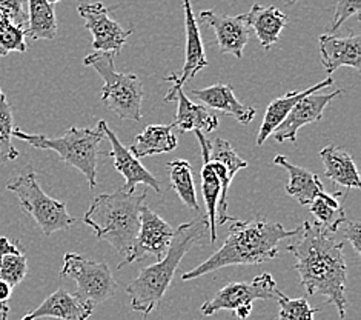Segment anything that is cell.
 Masks as SVG:
<instances>
[{
    "label": "cell",
    "instance_id": "5",
    "mask_svg": "<svg viewBox=\"0 0 361 320\" xmlns=\"http://www.w3.org/2000/svg\"><path fill=\"white\" fill-rule=\"evenodd\" d=\"M13 137L27 142L32 148L57 153L65 163L77 168L87 177L91 189L97 186V159L102 154L100 143L105 139L102 120L96 128L71 126L63 136L54 139L45 134H28L19 128H14Z\"/></svg>",
    "mask_w": 361,
    "mask_h": 320
},
{
    "label": "cell",
    "instance_id": "22",
    "mask_svg": "<svg viewBox=\"0 0 361 320\" xmlns=\"http://www.w3.org/2000/svg\"><path fill=\"white\" fill-rule=\"evenodd\" d=\"M197 141L200 142L202 146V158H203V165L200 170V177H202V191L203 198L206 203V219H208L209 225V236H211V244H216L217 240V203L221 193V185L220 180L216 174V171L212 170V165L209 162V141L206 139L204 134L200 131H194Z\"/></svg>",
    "mask_w": 361,
    "mask_h": 320
},
{
    "label": "cell",
    "instance_id": "32",
    "mask_svg": "<svg viewBox=\"0 0 361 320\" xmlns=\"http://www.w3.org/2000/svg\"><path fill=\"white\" fill-rule=\"evenodd\" d=\"M27 31L23 27L17 25H6L0 30V57H5L10 53H25L28 49L27 45Z\"/></svg>",
    "mask_w": 361,
    "mask_h": 320
},
{
    "label": "cell",
    "instance_id": "24",
    "mask_svg": "<svg viewBox=\"0 0 361 320\" xmlns=\"http://www.w3.org/2000/svg\"><path fill=\"white\" fill-rule=\"evenodd\" d=\"M324 176L346 188H361V179L352 155L340 146L328 145L320 151Z\"/></svg>",
    "mask_w": 361,
    "mask_h": 320
},
{
    "label": "cell",
    "instance_id": "28",
    "mask_svg": "<svg viewBox=\"0 0 361 320\" xmlns=\"http://www.w3.org/2000/svg\"><path fill=\"white\" fill-rule=\"evenodd\" d=\"M166 168L169 172L171 185H173V189L177 193L180 201L189 210H199V201H197L191 163L183 159H177L169 162Z\"/></svg>",
    "mask_w": 361,
    "mask_h": 320
},
{
    "label": "cell",
    "instance_id": "29",
    "mask_svg": "<svg viewBox=\"0 0 361 320\" xmlns=\"http://www.w3.org/2000/svg\"><path fill=\"white\" fill-rule=\"evenodd\" d=\"M14 117L13 108L8 102L5 93L0 88V155L4 160H16L19 158V151L13 145Z\"/></svg>",
    "mask_w": 361,
    "mask_h": 320
},
{
    "label": "cell",
    "instance_id": "18",
    "mask_svg": "<svg viewBox=\"0 0 361 320\" xmlns=\"http://www.w3.org/2000/svg\"><path fill=\"white\" fill-rule=\"evenodd\" d=\"M94 313L91 305L75 296V294L60 288L48 296L42 304L23 316L22 320H39L42 317H54L60 320H87Z\"/></svg>",
    "mask_w": 361,
    "mask_h": 320
},
{
    "label": "cell",
    "instance_id": "7",
    "mask_svg": "<svg viewBox=\"0 0 361 320\" xmlns=\"http://www.w3.org/2000/svg\"><path fill=\"white\" fill-rule=\"evenodd\" d=\"M6 189L17 196L22 211L31 215L45 236L70 230L75 223L73 215L68 214L66 205L42 189L32 167H27L22 174L8 182Z\"/></svg>",
    "mask_w": 361,
    "mask_h": 320
},
{
    "label": "cell",
    "instance_id": "16",
    "mask_svg": "<svg viewBox=\"0 0 361 320\" xmlns=\"http://www.w3.org/2000/svg\"><path fill=\"white\" fill-rule=\"evenodd\" d=\"M318 43H320L322 65L329 77L341 66L354 68L357 73L361 71V39L358 34L349 37L323 34Z\"/></svg>",
    "mask_w": 361,
    "mask_h": 320
},
{
    "label": "cell",
    "instance_id": "14",
    "mask_svg": "<svg viewBox=\"0 0 361 320\" xmlns=\"http://www.w3.org/2000/svg\"><path fill=\"white\" fill-rule=\"evenodd\" d=\"M102 128L103 133H105V137L111 143L109 158L113 159V165L120 174L125 177L126 184L122 188L123 191H126L128 194H133L135 193L137 185H146L151 186L156 193H160V182L142 165L139 159L134 158L130 148H126V146L118 141V137L114 131H111L108 128L105 120H102Z\"/></svg>",
    "mask_w": 361,
    "mask_h": 320
},
{
    "label": "cell",
    "instance_id": "23",
    "mask_svg": "<svg viewBox=\"0 0 361 320\" xmlns=\"http://www.w3.org/2000/svg\"><path fill=\"white\" fill-rule=\"evenodd\" d=\"M288 16L275 6H262L255 4L251 11L246 13L249 28L254 30L263 49H269L280 40V34L288 25Z\"/></svg>",
    "mask_w": 361,
    "mask_h": 320
},
{
    "label": "cell",
    "instance_id": "27",
    "mask_svg": "<svg viewBox=\"0 0 361 320\" xmlns=\"http://www.w3.org/2000/svg\"><path fill=\"white\" fill-rule=\"evenodd\" d=\"M343 201H345V193L337 191L328 194L324 191L323 196L317 197L315 201L309 205L311 206L309 211L312 213L315 222L320 225L326 232H329V235L337 232L341 225L348 219L345 210H343Z\"/></svg>",
    "mask_w": 361,
    "mask_h": 320
},
{
    "label": "cell",
    "instance_id": "37",
    "mask_svg": "<svg viewBox=\"0 0 361 320\" xmlns=\"http://www.w3.org/2000/svg\"><path fill=\"white\" fill-rule=\"evenodd\" d=\"M13 287L8 285L5 280L0 279V304H6V300L11 297Z\"/></svg>",
    "mask_w": 361,
    "mask_h": 320
},
{
    "label": "cell",
    "instance_id": "20",
    "mask_svg": "<svg viewBox=\"0 0 361 320\" xmlns=\"http://www.w3.org/2000/svg\"><path fill=\"white\" fill-rule=\"evenodd\" d=\"M332 85H334V79L332 77H328V79L322 81L320 83H317L305 91H289L285 94V96L274 99L269 103L268 109H266L263 124L259 129V136H257V146H263V143L268 141V137L272 136L275 129L283 124V120L289 116L292 108H294L300 100L305 99L306 96H311V94L320 91L323 88H328V86H332Z\"/></svg>",
    "mask_w": 361,
    "mask_h": 320
},
{
    "label": "cell",
    "instance_id": "12",
    "mask_svg": "<svg viewBox=\"0 0 361 320\" xmlns=\"http://www.w3.org/2000/svg\"><path fill=\"white\" fill-rule=\"evenodd\" d=\"M195 20L214 30L223 54H232L237 59L243 57V49L251 34V28L246 22V13L240 16H223L212 10H206L200 11Z\"/></svg>",
    "mask_w": 361,
    "mask_h": 320
},
{
    "label": "cell",
    "instance_id": "42",
    "mask_svg": "<svg viewBox=\"0 0 361 320\" xmlns=\"http://www.w3.org/2000/svg\"><path fill=\"white\" fill-rule=\"evenodd\" d=\"M295 2H298V0H289V5H292V4H295Z\"/></svg>",
    "mask_w": 361,
    "mask_h": 320
},
{
    "label": "cell",
    "instance_id": "3",
    "mask_svg": "<svg viewBox=\"0 0 361 320\" xmlns=\"http://www.w3.org/2000/svg\"><path fill=\"white\" fill-rule=\"evenodd\" d=\"M209 230L206 215L186 222L174 231V237L165 257L159 262L143 268L140 274L128 285L126 292L131 297V308L139 311L145 317L156 309L173 283L174 274L194 245L199 244Z\"/></svg>",
    "mask_w": 361,
    "mask_h": 320
},
{
    "label": "cell",
    "instance_id": "10",
    "mask_svg": "<svg viewBox=\"0 0 361 320\" xmlns=\"http://www.w3.org/2000/svg\"><path fill=\"white\" fill-rule=\"evenodd\" d=\"M174 231L168 222L163 220L157 213H154L148 205L140 208V228L130 253L118 263V270L125 265L139 262L145 256H154L160 261L168 253L173 242Z\"/></svg>",
    "mask_w": 361,
    "mask_h": 320
},
{
    "label": "cell",
    "instance_id": "39",
    "mask_svg": "<svg viewBox=\"0 0 361 320\" xmlns=\"http://www.w3.org/2000/svg\"><path fill=\"white\" fill-rule=\"evenodd\" d=\"M10 316V307L8 304H0V320H8Z\"/></svg>",
    "mask_w": 361,
    "mask_h": 320
},
{
    "label": "cell",
    "instance_id": "15",
    "mask_svg": "<svg viewBox=\"0 0 361 320\" xmlns=\"http://www.w3.org/2000/svg\"><path fill=\"white\" fill-rule=\"evenodd\" d=\"M183 13H185V34H186L185 64L178 73L165 77L166 82L182 86V88L188 81H192L194 77L199 74V71H202L203 68L208 66V59H206V54H204V47L202 42L199 22L195 20L191 0H183Z\"/></svg>",
    "mask_w": 361,
    "mask_h": 320
},
{
    "label": "cell",
    "instance_id": "1",
    "mask_svg": "<svg viewBox=\"0 0 361 320\" xmlns=\"http://www.w3.org/2000/svg\"><path fill=\"white\" fill-rule=\"evenodd\" d=\"M298 228V240L289 244L286 249L295 259L300 283L307 296L322 294L326 297L324 304L335 305L340 319H345L348 305L345 244L335 240L317 222H303Z\"/></svg>",
    "mask_w": 361,
    "mask_h": 320
},
{
    "label": "cell",
    "instance_id": "38",
    "mask_svg": "<svg viewBox=\"0 0 361 320\" xmlns=\"http://www.w3.org/2000/svg\"><path fill=\"white\" fill-rule=\"evenodd\" d=\"M251 313H252V307H243L234 311V314L238 320H246L249 316H251Z\"/></svg>",
    "mask_w": 361,
    "mask_h": 320
},
{
    "label": "cell",
    "instance_id": "21",
    "mask_svg": "<svg viewBox=\"0 0 361 320\" xmlns=\"http://www.w3.org/2000/svg\"><path fill=\"white\" fill-rule=\"evenodd\" d=\"M274 163L275 165H280L285 170H288L290 179L285 189L286 193L290 197H294L302 206L311 205L317 197L324 194L322 180L315 174V172L294 165V163L289 162L286 155H275Z\"/></svg>",
    "mask_w": 361,
    "mask_h": 320
},
{
    "label": "cell",
    "instance_id": "41",
    "mask_svg": "<svg viewBox=\"0 0 361 320\" xmlns=\"http://www.w3.org/2000/svg\"><path fill=\"white\" fill-rule=\"evenodd\" d=\"M48 2H49L51 5H56V4H59V2H60V0H48Z\"/></svg>",
    "mask_w": 361,
    "mask_h": 320
},
{
    "label": "cell",
    "instance_id": "26",
    "mask_svg": "<svg viewBox=\"0 0 361 320\" xmlns=\"http://www.w3.org/2000/svg\"><path fill=\"white\" fill-rule=\"evenodd\" d=\"M27 5V36L32 40H53L57 37V17L54 5L48 0H23Z\"/></svg>",
    "mask_w": 361,
    "mask_h": 320
},
{
    "label": "cell",
    "instance_id": "31",
    "mask_svg": "<svg viewBox=\"0 0 361 320\" xmlns=\"http://www.w3.org/2000/svg\"><path fill=\"white\" fill-rule=\"evenodd\" d=\"M28 273V263L27 257H25L23 251L13 254H6L2 259V265H0V279L5 280L11 287H17Z\"/></svg>",
    "mask_w": 361,
    "mask_h": 320
},
{
    "label": "cell",
    "instance_id": "25",
    "mask_svg": "<svg viewBox=\"0 0 361 320\" xmlns=\"http://www.w3.org/2000/svg\"><path fill=\"white\" fill-rule=\"evenodd\" d=\"M173 129V125H148L143 133L135 137L130 151L139 160L148 155L174 151L178 141Z\"/></svg>",
    "mask_w": 361,
    "mask_h": 320
},
{
    "label": "cell",
    "instance_id": "4",
    "mask_svg": "<svg viewBox=\"0 0 361 320\" xmlns=\"http://www.w3.org/2000/svg\"><path fill=\"white\" fill-rule=\"evenodd\" d=\"M146 191L128 194L123 189L94 197L83 218L85 225L96 232L120 254L130 253L140 228V208L145 205Z\"/></svg>",
    "mask_w": 361,
    "mask_h": 320
},
{
    "label": "cell",
    "instance_id": "33",
    "mask_svg": "<svg viewBox=\"0 0 361 320\" xmlns=\"http://www.w3.org/2000/svg\"><path fill=\"white\" fill-rule=\"evenodd\" d=\"M361 11V0H337L335 5L334 17L331 22V31L335 32L341 28V25L345 23L349 17L360 16Z\"/></svg>",
    "mask_w": 361,
    "mask_h": 320
},
{
    "label": "cell",
    "instance_id": "40",
    "mask_svg": "<svg viewBox=\"0 0 361 320\" xmlns=\"http://www.w3.org/2000/svg\"><path fill=\"white\" fill-rule=\"evenodd\" d=\"M6 25H10V22H8L4 16H0V30H2L4 27H6Z\"/></svg>",
    "mask_w": 361,
    "mask_h": 320
},
{
    "label": "cell",
    "instance_id": "36",
    "mask_svg": "<svg viewBox=\"0 0 361 320\" xmlns=\"http://www.w3.org/2000/svg\"><path fill=\"white\" fill-rule=\"evenodd\" d=\"M19 251H22L19 242H14V244H13V242L8 240V237H5V236L0 237V265H2L4 256L19 253Z\"/></svg>",
    "mask_w": 361,
    "mask_h": 320
},
{
    "label": "cell",
    "instance_id": "11",
    "mask_svg": "<svg viewBox=\"0 0 361 320\" xmlns=\"http://www.w3.org/2000/svg\"><path fill=\"white\" fill-rule=\"evenodd\" d=\"M80 17L85 20V28L92 34L91 48L99 53L120 54L133 28L123 30L114 19H111L108 8L100 4H82L77 6Z\"/></svg>",
    "mask_w": 361,
    "mask_h": 320
},
{
    "label": "cell",
    "instance_id": "34",
    "mask_svg": "<svg viewBox=\"0 0 361 320\" xmlns=\"http://www.w3.org/2000/svg\"><path fill=\"white\" fill-rule=\"evenodd\" d=\"M0 16L5 19L17 25V27H23L27 25V11H25V2L23 0H0Z\"/></svg>",
    "mask_w": 361,
    "mask_h": 320
},
{
    "label": "cell",
    "instance_id": "30",
    "mask_svg": "<svg viewBox=\"0 0 361 320\" xmlns=\"http://www.w3.org/2000/svg\"><path fill=\"white\" fill-rule=\"evenodd\" d=\"M277 300L280 305L279 320H314L315 313L320 308H312L305 297L290 299L285 296L281 291L277 294Z\"/></svg>",
    "mask_w": 361,
    "mask_h": 320
},
{
    "label": "cell",
    "instance_id": "17",
    "mask_svg": "<svg viewBox=\"0 0 361 320\" xmlns=\"http://www.w3.org/2000/svg\"><path fill=\"white\" fill-rule=\"evenodd\" d=\"M166 103L176 100L178 103V109L176 114L174 124H171L178 129V133L188 131H200L203 134H209L219 126V117L211 114L203 105L194 103L186 97L182 86L173 85V88L165 96Z\"/></svg>",
    "mask_w": 361,
    "mask_h": 320
},
{
    "label": "cell",
    "instance_id": "8",
    "mask_svg": "<svg viewBox=\"0 0 361 320\" xmlns=\"http://www.w3.org/2000/svg\"><path fill=\"white\" fill-rule=\"evenodd\" d=\"M60 275L74 279L77 283L75 296L92 308L113 297L117 290V282L105 262L91 261L75 253L65 254Z\"/></svg>",
    "mask_w": 361,
    "mask_h": 320
},
{
    "label": "cell",
    "instance_id": "6",
    "mask_svg": "<svg viewBox=\"0 0 361 320\" xmlns=\"http://www.w3.org/2000/svg\"><path fill=\"white\" fill-rule=\"evenodd\" d=\"M85 66H92L103 81L102 103L122 120L140 122L143 85L135 74L117 73L113 53L92 51L83 59Z\"/></svg>",
    "mask_w": 361,
    "mask_h": 320
},
{
    "label": "cell",
    "instance_id": "19",
    "mask_svg": "<svg viewBox=\"0 0 361 320\" xmlns=\"http://www.w3.org/2000/svg\"><path fill=\"white\" fill-rule=\"evenodd\" d=\"M192 96L204 103L208 108L234 117L242 125L251 124L257 114V109L254 107H247L235 97L232 85L229 83H216L208 86V88L194 90Z\"/></svg>",
    "mask_w": 361,
    "mask_h": 320
},
{
    "label": "cell",
    "instance_id": "35",
    "mask_svg": "<svg viewBox=\"0 0 361 320\" xmlns=\"http://www.w3.org/2000/svg\"><path fill=\"white\" fill-rule=\"evenodd\" d=\"M340 228H343L346 240H349L352 248H354L355 253L360 256L361 254V222L346 219V222L343 223Z\"/></svg>",
    "mask_w": 361,
    "mask_h": 320
},
{
    "label": "cell",
    "instance_id": "2",
    "mask_svg": "<svg viewBox=\"0 0 361 320\" xmlns=\"http://www.w3.org/2000/svg\"><path fill=\"white\" fill-rule=\"evenodd\" d=\"M300 228L288 231L281 223L264 218L254 220L235 219L231 225L225 244L209 259L182 275V280H194L204 274L219 271L232 265H262L279 256V244L283 239L298 235Z\"/></svg>",
    "mask_w": 361,
    "mask_h": 320
},
{
    "label": "cell",
    "instance_id": "13",
    "mask_svg": "<svg viewBox=\"0 0 361 320\" xmlns=\"http://www.w3.org/2000/svg\"><path fill=\"white\" fill-rule=\"evenodd\" d=\"M343 93H345L343 90H337L329 94L314 93L311 96H306L305 99L300 100L292 108L289 116L283 120V124L272 133L275 142L295 143L300 128H303L307 124L320 122L326 107L329 105L332 99L341 96Z\"/></svg>",
    "mask_w": 361,
    "mask_h": 320
},
{
    "label": "cell",
    "instance_id": "9",
    "mask_svg": "<svg viewBox=\"0 0 361 320\" xmlns=\"http://www.w3.org/2000/svg\"><path fill=\"white\" fill-rule=\"evenodd\" d=\"M277 285L269 273L255 275L251 282H232L219 290L214 297L204 302L200 308L203 316H214L219 311H235L243 307H252L255 300L277 299Z\"/></svg>",
    "mask_w": 361,
    "mask_h": 320
}]
</instances>
